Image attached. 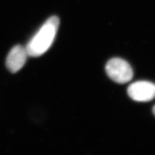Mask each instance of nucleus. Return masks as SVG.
<instances>
[{
    "mask_svg": "<svg viewBox=\"0 0 155 155\" xmlns=\"http://www.w3.org/2000/svg\"><path fill=\"white\" fill-rule=\"evenodd\" d=\"M107 76L118 84H125L132 80L133 71L125 60L121 58H113L105 65Z\"/></svg>",
    "mask_w": 155,
    "mask_h": 155,
    "instance_id": "obj_2",
    "label": "nucleus"
},
{
    "mask_svg": "<svg viewBox=\"0 0 155 155\" xmlns=\"http://www.w3.org/2000/svg\"><path fill=\"white\" fill-rule=\"evenodd\" d=\"M127 93L137 101H151L155 98V84L147 81H136L129 86Z\"/></svg>",
    "mask_w": 155,
    "mask_h": 155,
    "instance_id": "obj_3",
    "label": "nucleus"
},
{
    "mask_svg": "<svg viewBox=\"0 0 155 155\" xmlns=\"http://www.w3.org/2000/svg\"><path fill=\"white\" fill-rule=\"evenodd\" d=\"M153 114H154V116H155V105L154 106V107H153Z\"/></svg>",
    "mask_w": 155,
    "mask_h": 155,
    "instance_id": "obj_5",
    "label": "nucleus"
},
{
    "mask_svg": "<svg viewBox=\"0 0 155 155\" xmlns=\"http://www.w3.org/2000/svg\"><path fill=\"white\" fill-rule=\"evenodd\" d=\"M59 25L60 19L58 16L48 18L25 47L28 55L39 57L46 52L54 40Z\"/></svg>",
    "mask_w": 155,
    "mask_h": 155,
    "instance_id": "obj_1",
    "label": "nucleus"
},
{
    "mask_svg": "<svg viewBox=\"0 0 155 155\" xmlns=\"http://www.w3.org/2000/svg\"><path fill=\"white\" fill-rule=\"evenodd\" d=\"M26 48L21 45L14 46L9 52L6 60V65L9 71L16 73L25 64L28 56Z\"/></svg>",
    "mask_w": 155,
    "mask_h": 155,
    "instance_id": "obj_4",
    "label": "nucleus"
}]
</instances>
